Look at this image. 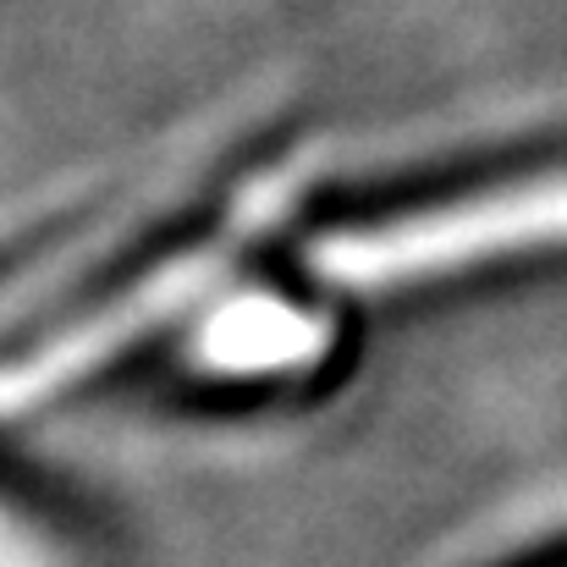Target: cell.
<instances>
[{
	"instance_id": "6da1fadb",
	"label": "cell",
	"mask_w": 567,
	"mask_h": 567,
	"mask_svg": "<svg viewBox=\"0 0 567 567\" xmlns=\"http://www.w3.org/2000/svg\"><path fill=\"white\" fill-rule=\"evenodd\" d=\"M326 177V150L298 144L259 166L243 188L226 198V209L172 254L150 259L138 276L111 287L94 309L72 315L50 337H39L28 353L0 364V419H28L94 375L116 370L144 342H161L172 331L188 337L237 281H248V265L259 248H270L292 215L309 204V193Z\"/></svg>"
},
{
	"instance_id": "7a4b0ae2",
	"label": "cell",
	"mask_w": 567,
	"mask_h": 567,
	"mask_svg": "<svg viewBox=\"0 0 567 567\" xmlns=\"http://www.w3.org/2000/svg\"><path fill=\"white\" fill-rule=\"evenodd\" d=\"M557 254H567V161L326 220L298 243L292 265L309 292L364 303Z\"/></svg>"
},
{
	"instance_id": "3957f363",
	"label": "cell",
	"mask_w": 567,
	"mask_h": 567,
	"mask_svg": "<svg viewBox=\"0 0 567 567\" xmlns=\"http://www.w3.org/2000/svg\"><path fill=\"white\" fill-rule=\"evenodd\" d=\"M337 348V315L320 292H276L237 281L183 337V364L220 385L315 375Z\"/></svg>"
},
{
	"instance_id": "277c9868",
	"label": "cell",
	"mask_w": 567,
	"mask_h": 567,
	"mask_svg": "<svg viewBox=\"0 0 567 567\" xmlns=\"http://www.w3.org/2000/svg\"><path fill=\"white\" fill-rule=\"evenodd\" d=\"M0 567H78V557L55 529H44V518L0 496Z\"/></svg>"
}]
</instances>
